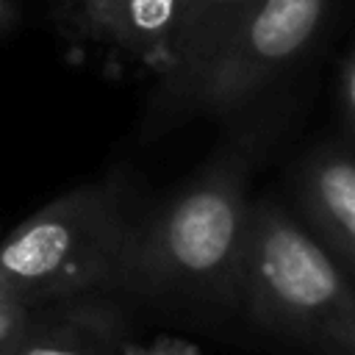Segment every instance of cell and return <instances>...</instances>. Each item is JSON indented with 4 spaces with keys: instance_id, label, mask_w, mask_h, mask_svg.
<instances>
[{
    "instance_id": "6da1fadb",
    "label": "cell",
    "mask_w": 355,
    "mask_h": 355,
    "mask_svg": "<svg viewBox=\"0 0 355 355\" xmlns=\"http://www.w3.org/2000/svg\"><path fill=\"white\" fill-rule=\"evenodd\" d=\"M247 147L219 155L150 222L130 227L122 283L147 294L239 302V263L250 219Z\"/></svg>"
},
{
    "instance_id": "7a4b0ae2",
    "label": "cell",
    "mask_w": 355,
    "mask_h": 355,
    "mask_svg": "<svg viewBox=\"0 0 355 355\" xmlns=\"http://www.w3.org/2000/svg\"><path fill=\"white\" fill-rule=\"evenodd\" d=\"M239 302L263 330L313 355H355L349 275L275 202L250 205Z\"/></svg>"
},
{
    "instance_id": "3957f363",
    "label": "cell",
    "mask_w": 355,
    "mask_h": 355,
    "mask_svg": "<svg viewBox=\"0 0 355 355\" xmlns=\"http://www.w3.org/2000/svg\"><path fill=\"white\" fill-rule=\"evenodd\" d=\"M128 239L119 183L78 186L0 241V288L33 308L122 283Z\"/></svg>"
},
{
    "instance_id": "277c9868",
    "label": "cell",
    "mask_w": 355,
    "mask_h": 355,
    "mask_svg": "<svg viewBox=\"0 0 355 355\" xmlns=\"http://www.w3.org/2000/svg\"><path fill=\"white\" fill-rule=\"evenodd\" d=\"M330 0H252L205 67L191 100L208 111L244 105L316 36Z\"/></svg>"
},
{
    "instance_id": "5b68a950",
    "label": "cell",
    "mask_w": 355,
    "mask_h": 355,
    "mask_svg": "<svg viewBox=\"0 0 355 355\" xmlns=\"http://www.w3.org/2000/svg\"><path fill=\"white\" fill-rule=\"evenodd\" d=\"M297 205L308 233L352 275L355 266V164L349 147H324L297 175Z\"/></svg>"
},
{
    "instance_id": "8992f818",
    "label": "cell",
    "mask_w": 355,
    "mask_h": 355,
    "mask_svg": "<svg viewBox=\"0 0 355 355\" xmlns=\"http://www.w3.org/2000/svg\"><path fill=\"white\" fill-rule=\"evenodd\" d=\"M122 319L105 302H69L28 322L8 355H116Z\"/></svg>"
},
{
    "instance_id": "52a82bcc",
    "label": "cell",
    "mask_w": 355,
    "mask_h": 355,
    "mask_svg": "<svg viewBox=\"0 0 355 355\" xmlns=\"http://www.w3.org/2000/svg\"><path fill=\"white\" fill-rule=\"evenodd\" d=\"M80 14L133 58L161 72L172 69L180 0H78Z\"/></svg>"
},
{
    "instance_id": "ba28073f",
    "label": "cell",
    "mask_w": 355,
    "mask_h": 355,
    "mask_svg": "<svg viewBox=\"0 0 355 355\" xmlns=\"http://www.w3.org/2000/svg\"><path fill=\"white\" fill-rule=\"evenodd\" d=\"M252 0H180L166 86L172 97L191 100L197 80Z\"/></svg>"
},
{
    "instance_id": "9c48e42d",
    "label": "cell",
    "mask_w": 355,
    "mask_h": 355,
    "mask_svg": "<svg viewBox=\"0 0 355 355\" xmlns=\"http://www.w3.org/2000/svg\"><path fill=\"white\" fill-rule=\"evenodd\" d=\"M31 308L22 305L14 294H8L6 288H0V355H8L28 322Z\"/></svg>"
},
{
    "instance_id": "30bf717a",
    "label": "cell",
    "mask_w": 355,
    "mask_h": 355,
    "mask_svg": "<svg viewBox=\"0 0 355 355\" xmlns=\"http://www.w3.org/2000/svg\"><path fill=\"white\" fill-rule=\"evenodd\" d=\"M336 97H338V111H341V125L347 136L352 133L355 122V55L344 53L338 64V78H336Z\"/></svg>"
},
{
    "instance_id": "8fae6325",
    "label": "cell",
    "mask_w": 355,
    "mask_h": 355,
    "mask_svg": "<svg viewBox=\"0 0 355 355\" xmlns=\"http://www.w3.org/2000/svg\"><path fill=\"white\" fill-rule=\"evenodd\" d=\"M116 355H202L200 347L180 336H155L141 344H122Z\"/></svg>"
},
{
    "instance_id": "7c38bea8",
    "label": "cell",
    "mask_w": 355,
    "mask_h": 355,
    "mask_svg": "<svg viewBox=\"0 0 355 355\" xmlns=\"http://www.w3.org/2000/svg\"><path fill=\"white\" fill-rule=\"evenodd\" d=\"M11 19H14V8H11V3H8V0H0V31L8 28Z\"/></svg>"
}]
</instances>
